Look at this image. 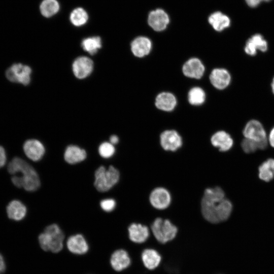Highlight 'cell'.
Wrapping results in <instances>:
<instances>
[{
  "mask_svg": "<svg viewBox=\"0 0 274 274\" xmlns=\"http://www.w3.org/2000/svg\"><path fill=\"white\" fill-rule=\"evenodd\" d=\"M72 68L74 75L77 78L84 79L92 72L93 62L90 58L86 56H80L75 60Z\"/></svg>",
  "mask_w": 274,
  "mask_h": 274,
  "instance_id": "10",
  "label": "cell"
},
{
  "mask_svg": "<svg viewBox=\"0 0 274 274\" xmlns=\"http://www.w3.org/2000/svg\"><path fill=\"white\" fill-rule=\"evenodd\" d=\"M115 149L113 144L109 142H104L98 148L99 155L103 158H108L113 155Z\"/></svg>",
  "mask_w": 274,
  "mask_h": 274,
  "instance_id": "31",
  "label": "cell"
},
{
  "mask_svg": "<svg viewBox=\"0 0 274 274\" xmlns=\"http://www.w3.org/2000/svg\"><path fill=\"white\" fill-rule=\"evenodd\" d=\"M63 239L62 231L55 224L48 226L39 236V242L42 249L53 253H58L62 250Z\"/></svg>",
  "mask_w": 274,
  "mask_h": 274,
  "instance_id": "3",
  "label": "cell"
},
{
  "mask_svg": "<svg viewBox=\"0 0 274 274\" xmlns=\"http://www.w3.org/2000/svg\"><path fill=\"white\" fill-rule=\"evenodd\" d=\"M7 159L6 153L4 148L0 146V168L6 164Z\"/></svg>",
  "mask_w": 274,
  "mask_h": 274,
  "instance_id": "35",
  "label": "cell"
},
{
  "mask_svg": "<svg viewBox=\"0 0 274 274\" xmlns=\"http://www.w3.org/2000/svg\"><path fill=\"white\" fill-rule=\"evenodd\" d=\"M6 270V264L3 256L0 254V274H2Z\"/></svg>",
  "mask_w": 274,
  "mask_h": 274,
  "instance_id": "36",
  "label": "cell"
},
{
  "mask_svg": "<svg viewBox=\"0 0 274 274\" xmlns=\"http://www.w3.org/2000/svg\"><path fill=\"white\" fill-rule=\"evenodd\" d=\"M70 20L75 26H80L85 24L87 21L88 15L83 9L78 8L72 12L70 15Z\"/></svg>",
  "mask_w": 274,
  "mask_h": 274,
  "instance_id": "29",
  "label": "cell"
},
{
  "mask_svg": "<svg viewBox=\"0 0 274 274\" xmlns=\"http://www.w3.org/2000/svg\"><path fill=\"white\" fill-rule=\"evenodd\" d=\"M243 133L245 138L258 143L261 150L266 148L268 144L266 133L259 121L253 119L248 121L244 128Z\"/></svg>",
  "mask_w": 274,
  "mask_h": 274,
  "instance_id": "6",
  "label": "cell"
},
{
  "mask_svg": "<svg viewBox=\"0 0 274 274\" xmlns=\"http://www.w3.org/2000/svg\"><path fill=\"white\" fill-rule=\"evenodd\" d=\"M119 177V172L113 166H110L108 169L100 166L95 172L94 185L98 191L106 192L116 185Z\"/></svg>",
  "mask_w": 274,
  "mask_h": 274,
  "instance_id": "4",
  "label": "cell"
},
{
  "mask_svg": "<svg viewBox=\"0 0 274 274\" xmlns=\"http://www.w3.org/2000/svg\"><path fill=\"white\" fill-rule=\"evenodd\" d=\"M272 0H245L247 5L251 8L258 7L262 3L269 2Z\"/></svg>",
  "mask_w": 274,
  "mask_h": 274,
  "instance_id": "34",
  "label": "cell"
},
{
  "mask_svg": "<svg viewBox=\"0 0 274 274\" xmlns=\"http://www.w3.org/2000/svg\"><path fill=\"white\" fill-rule=\"evenodd\" d=\"M155 105L156 108L160 110L166 112L172 111L177 105V99L173 93L162 92L156 96Z\"/></svg>",
  "mask_w": 274,
  "mask_h": 274,
  "instance_id": "17",
  "label": "cell"
},
{
  "mask_svg": "<svg viewBox=\"0 0 274 274\" xmlns=\"http://www.w3.org/2000/svg\"><path fill=\"white\" fill-rule=\"evenodd\" d=\"M100 205L104 211L110 212L115 209L116 207V202L113 199H105L100 201Z\"/></svg>",
  "mask_w": 274,
  "mask_h": 274,
  "instance_id": "33",
  "label": "cell"
},
{
  "mask_svg": "<svg viewBox=\"0 0 274 274\" xmlns=\"http://www.w3.org/2000/svg\"><path fill=\"white\" fill-rule=\"evenodd\" d=\"M160 139L161 147L166 151H175L182 145L181 136L174 130H167L162 132Z\"/></svg>",
  "mask_w": 274,
  "mask_h": 274,
  "instance_id": "9",
  "label": "cell"
},
{
  "mask_svg": "<svg viewBox=\"0 0 274 274\" xmlns=\"http://www.w3.org/2000/svg\"><path fill=\"white\" fill-rule=\"evenodd\" d=\"M188 99L189 102L192 105H201L205 101V92L200 87H193L189 90L188 92Z\"/></svg>",
  "mask_w": 274,
  "mask_h": 274,
  "instance_id": "27",
  "label": "cell"
},
{
  "mask_svg": "<svg viewBox=\"0 0 274 274\" xmlns=\"http://www.w3.org/2000/svg\"><path fill=\"white\" fill-rule=\"evenodd\" d=\"M8 170L11 174H20L14 176L12 182L17 187H23L27 191H35L39 189L40 181L35 169L27 162L19 157H15L9 163Z\"/></svg>",
  "mask_w": 274,
  "mask_h": 274,
  "instance_id": "2",
  "label": "cell"
},
{
  "mask_svg": "<svg viewBox=\"0 0 274 274\" xmlns=\"http://www.w3.org/2000/svg\"><path fill=\"white\" fill-rule=\"evenodd\" d=\"M169 22L168 15L162 9H158L152 11L149 14L148 24L155 31H160L164 30Z\"/></svg>",
  "mask_w": 274,
  "mask_h": 274,
  "instance_id": "12",
  "label": "cell"
},
{
  "mask_svg": "<svg viewBox=\"0 0 274 274\" xmlns=\"http://www.w3.org/2000/svg\"><path fill=\"white\" fill-rule=\"evenodd\" d=\"M86 156L85 150L75 145L68 146L64 154L65 160L70 164H76L82 161Z\"/></svg>",
  "mask_w": 274,
  "mask_h": 274,
  "instance_id": "24",
  "label": "cell"
},
{
  "mask_svg": "<svg viewBox=\"0 0 274 274\" xmlns=\"http://www.w3.org/2000/svg\"><path fill=\"white\" fill-rule=\"evenodd\" d=\"M204 218L212 223L227 220L232 210L231 202L225 198L223 190L219 187L205 190L201 203Z\"/></svg>",
  "mask_w": 274,
  "mask_h": 274,
  "instance_id": "1",
  "label": "cell"
},
{
  "mask_svg": "<svg viewBox=\"0 0 274 274\" xmlns=\"http://www.w3.org/2000/svg\"><path fill=\"white\" fill-rule=\"evenodd\" d=\"M23 150L26 156L34 161L41 160L45 152L42 143L35 139L25 141L23 145Z\"/></svg>",
  "mask_w": 274,
  "mask_h": 274,
  "instance_id": "14",
  "label": "cell"
},
{
  "mask_svg": "<svg viewBox=\"0 0 274 274\" xmlns=\"http://www.w3.org/2000/svg\"><path fill=\"white\" fill-rule=\"evenodd\" d=\"M149 199L152 206L159 210L167 208L171 201L170 194L168 190L161 187L154 189L151 192Z\"/></svg>",
  "mask_w": 274,
  "mask_h": 274,
  "instance_id": "11",
  "label": "cell"
},
{
  "mask_svg": "<svg viewBox=\"0 0 274 274\" xmlns=\"http://www.w3.org/2000/svg\"><path fill=\"white\" fill-rule=\"evenodd\" d=\"M211 143L220 151H228L233 146V141L231 136L224 131L215 133L211 139Z\"/></svg>",
  "mask_w": 274,
  "mask_h": 274,
  "instance_id": "18",
  "label": "cell"
},
{
  "mask_svg": "<svg viewBox=\"0 0 274 274\" xmlns=\"http://www.w3.org/2000/svg\"><path fill=\"white\" fill-rule=\"evenodd\" d=\"M151 229L156 239L164 244L174 238L177 233V228L170 221L156 218L151 225Z\"/></svg>",
  "mask_w": 274,
  "mask_h": 274,
  "instance_id": "5",
  "label": "cell"
},
{
  "mask_svg": "<svg viewBox=\"0 0 274 274\" xmlns=\"http://www.w3.org/2000/svg\"><path fill=\"white\" fill-rule=\"evenodd\" d=\"M259 177L265 182H269L274 178V173L267 161L263 162L259 167Z\"/></svg>",
  "mask_w": 274,
  "mask_h": 274,
  "instance_id": "30",
  "label": "cell"
},
{
  "mask_svg": "<svg viewBox=\"0 0 274 274\" xmlns=\"http://www.w3.org/2000/svg\"><path fill=\"white\" fill-rule=\"evenodd\" d=\"M41 14L46 17H50L59 10V6L56 0H44L40 5Z\"/></svg>",
  "mask_w": 274,
  "mask_h": 274,
  "instance_id": "28",
  "label": "cell"
},
{
  "mask_svg": "<svg viewBox=\"0 0 274 274\" xmlns=\"http://www.w3.org/2000/svg\"><path fill=\"white\" fill-rule=\"evenodd\" d=\"M271 87L272 92L274 94V77L272 79V80L271 83Z\"/></svg>",
  "mask_w": 274,
  "mask_h": 274,
  "instance_id": "40",
  "label": "cell"
},
{
  "mask_svg": "<svg viewBox=\"0 0 274 274\" xmlns=\"http://www.w3.org/2000/svg\"><path fill=\"white\" fill-rule=\"evenodd\" d=\"M209 23L217 31H221L230 26V18L225 14L217 11L211 14L208 19Z\"/></svg>",
  "mask_w": 274,
  "mask_h": 274,
  "instance_id": "22",
  "label": "cell"
},
{
  "mask_svg": "<svg viewBox=\"0 0 274 274\" xmlns=\"http://www.w3.org/2000/svg\"><path fill=\"white\" fill-rule=\"evenodd\" d=\"M204 66L201 60L197 58H191L183 64V74L190 78L200 79L204 73Z\"/></svg>",
  "mask_w": 274,
  "mask_h": 274,
  "instance_id": "13",
  "label": "cell"
},
{
  "mask_svg": "<svg viewBox=\"0 0 274 274\" xmlns=\"http://www.w3.org/2000/svg\"><path fill=\"white\" fill-rule=\"evenodd\" d=\"M26 211L25 205L18 200L11 201L7 207L8 217L15 221L22 220L26 215Z\"/></svg>",
  "mask_w": 274,
  "mask_h": 274,
  "instance_id": "23",
  "label": "cell"
},
{
  "mask_svg": "<svg viewBox=\"0 0 274 274\" xmlns=\"http://www.w3.org/2000/svg\"><path fill=\"white\" fill-rule=\"evenodd\" d=\"M142 259L144 265L149 269L157 267L161 261V256L154 249H146L142 254Z\"/></svg>",
  "mask_w": 274,
  "mask_h": 274,
  "instance_id": "25",
  "label": "cell"
},
{
  "mask_svg": "<svg viewBox=\"0 0 274 274\" xmlns=\"http://www.w3.org/2000/svg\"><path fill=\"white\" fill-rule=\"evenodd\" d=\"M266 161L272 169L274 173V159L270 158L267 159Z\"/></svg>",
  "mask_w": 274,
  "mask_h": 274,
  "instance_id": "39",
  "label": "cell"
},
{
  "mask_svg": "<svg viewBox=\"0 0 274 274\" xmlns=\"http://www.w3.org/2000/svg\"><path fill=\"white\" fill-rule=\"evenodd\" d=\"M110 143L113 145L117 144L119 142V138L116 135L111 136L110 138Z\"/></svg>",
  "mask_w": 274,
  "mask_h": 274,
  "instance_id": "38",
  "label": "cell"
},
{
  "mask_svg": "<svg viewBox=\"0 0 274 274\" xmlns=\"http://www.w3.org/2000/svg\"><path fill=\"white\" fill-rule=\"evenodd\" d=\"M241 146L243 151L246 153H253L258 149L261 150V146L258 143L246 138H245L242 142Z\"/></svg>",
  "mask_w": 274,
  "mask_h": 274,
  "instance_id": "32",
  "label": "cell"
},
{
  "mask_svg": "<svg viewBox=\"0 0 274 274\" xmlns=\"http://www.w3.org/2000/svg\"><path fill=\"white\" fill-rule=\"evenodd\" d=\"M210 80L214 87L223 90L229 86L231 81V76L226 69L216 68L211 73Z\"/></svg>",
  "mask_w": 274,
  "mask_h": 274,
  "instance_id": "15",
  "label": "cell"
},
{
  "mask_svg": "<svg viewBox=\"0 0 274 274\" xmlns=\"http://www.w3.org/2000/svg\"><path fill=\"white\" fill-rule=\"evenodd\" d=\"M68 249L76 254H84L88 250V245L85 238L81 234L70 236L67 241Z\"/></svg>",
  "mask_w": 274,
  "mask_h": 274,
  "instance_id": "19",
  "label": "cell"
},
{
  "mask_svg": "<svg viewBox=\"0 0 274 274\" xmlns=\"http://www.w3.org/2000/svg\"><path fill=\"white\" fill-rule=\"evenodd\" d=\"M81 46L84 50L94 55L101 47V41L99 37H89L82 41Z\"/></svg>",
  "mask_w": 274,
  "mask_h": 274,
  "instance_id": "26",
  "label": "cell"
},
{
  "mask_svg": "<svg viewBox=\"0 0 274 274\" xmlns=\"http://www.w3.org/2000/svg\"><path fill=\"white\" fill-rule=\"evenodd\" d=\"M31 70L26 65L14 63L6 71L7 79L12 82L18 83L24 85H28L30 82Z\"/></svg>",
  "mask_w": 274,
  "mask_h": 274,
  "instance_id": "7",
  "label": "cell"
},
{
  "mask_svg": "<svg viewBox=\"0 0 274 274\" xmlns=\"http://www.w3.org/2000/svg\"><path fill=\"white\" fill-rule=\"evenodd\" d=\"M268 141L271 147L274 148V127L271 129L270 132Z\"/></svg>",
  "mask_w": 274,
  "mask_h": 274,
  "instance_id": "37",
  "label": "cell"
},
{
  "mask_svg": "<svg viewBox=\"0 0 274 274\" xmlns=\"http://www.w3.org/2000/svg\"><path fill=\"white\" fill-rule=\"evenodd\" d=\"M130 47L133 54L141 58L149 54L152 49V42L147 37H138L132 41Z\"/></svg>",
  "mask_w": 274,
  "mask_h": 274,
  "instance_id": "16",
  "label": "cell"
},
{
  "mask_svg": "<svg viewBox=\"0 0 274 274\" xmlns=\"http://www.w3.org/2000/svg\"><path fill=\"white\" fill-rule=\"evenodd\" d=\"M268 43L263 36L260 33L251 36L246 41L244 46L245 52L249 56H254L257 51L265 52L268 50Z\"/></svg>",
  "mask_w": 274,
  "mask_h": 274,
  "instance_id": "8",
  "label": "cell"
},
{
  "mask_svg": "<svg viewBox=\"0 0 274 274\" xmlns=\"http://www.w3.org/2000/svg\"><path fill=\"white\" fill-rule=\"evenodd\" d=\"M128 232L130 240L136 243L145 242L149 235L148 227L140 224L132 223L128 227Z\"/></svg>",
  "mask_w": 274,
  "mask_h": 274,
  "instance_id": "21",
  "label": "cell"
},
{
  "mask_svg": "<svg viewBox=\"0 0 274 274\" xmlns=\"http://www.w3.org/2000/svg\"><path fill=\"white\" fill-rule=\"evenodd\" d=\"M110 262L113 269L119 271L129 266L130 259L126 251L118 250L112 254Z\"/></svg>",
  "mask_w": 274,
  "mask_h": 274,
  "instance_id": "20",
  "label": "cell"
}]
</instances>
